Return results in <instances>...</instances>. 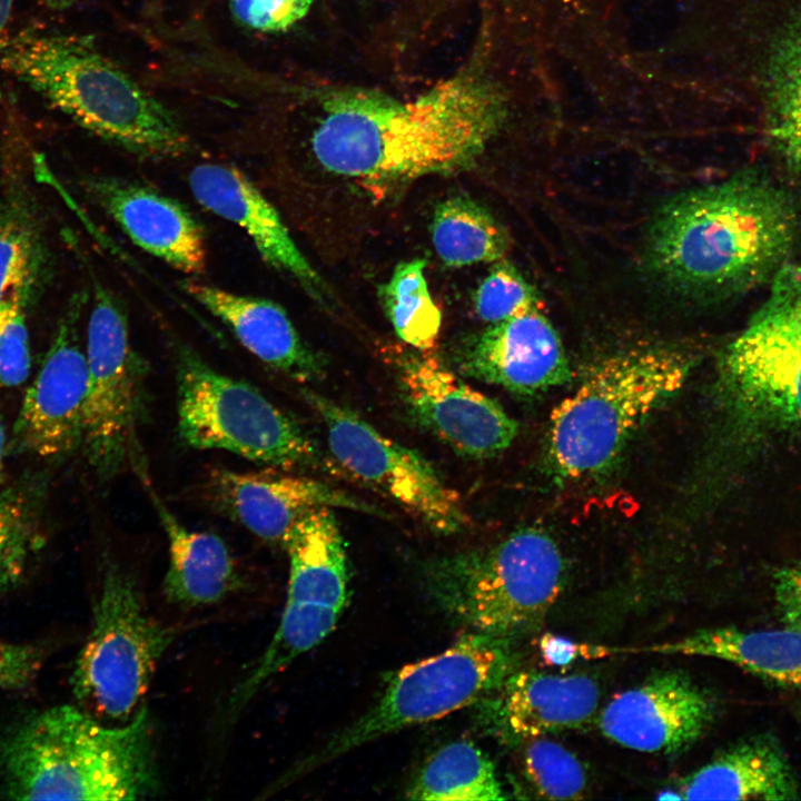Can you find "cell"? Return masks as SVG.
Segmentation results:
<instances>
[{"label":"cell","instance_id":"6da1fadb","mask_svg":"<svg viewBox=\"0 0 801 801\" xmlns=\"http://www.w3.org/2000/svg\"><path fill=\"white\" fill-rule=\"evenodd\" d=\"M323 110L312 138L315 159L373 190L471 167L506 116L497 89L463 73L409 100L338 90L326 97Z\"/></svg>","mask_w":801,"mask_h":801},{"label":"cell","instance_id":"7a4b0ae2","mask_svg":"<svg viewBox=\"0 0 801 801\" xmlns=\"http://www.w3.org/2000/svg\"><path fill=\"white\" fill-rule=\"evenodd\" d=\"M792 195L759 169L669 198L647 230L644 264L669 291L718 303L768 284L800 235Z\"/></svg>","mask_w":801,"mask_h":801},{"label":"cell","instance_id":"3957f363","mask_svg":"<svg viewBox=\"0 0 801 801\" xmlns=\"http://www.w3.org/2000/svg\"><path fill=\"white\" fill-rule=\"evenodd\" d=\"M769 285L718 362V454L738 474L801 443V263H788Z\"/></svg>","mask_w":801,"mask_h":801},{"label":"cell","instance_id":"277c9868","mask_svg":"<svg viewBox=\"0 0 801 801\" xmlns=\"http://www.w3.org/2000/svg\"><path fill=\"white\" fill-rule=\"evenodd\" d=\"M0 770L18 800H136L160 783L145 706L118 726L71 705L37 713L2 743Z\"/></svg>","mask_w":801,"mask_h":801},{"label":"cell","instance_id":"5b68a950","mask_svg":"<svg viewBox=\"0 0 801 801\" xmlns=\"http://www.w3.org/2000/svg\"><path fill=\"white\" fill-rule=\"evenodd\" d=\"M0 66L80 127L132 155L178 158L190 149L177 116L89 37L26 28L2 42Z\"/></svg>","mask_w":801,"mask_h":801},{"label":"cell","instance_id":"8992f818","mask_svg":"<svg viewBox=\"0 0 801 801\" xmlns=\"http://www.w3.org/2000/svg\"><path fill=\"white\" fill-rule=\"evenodd\" d=\"M685 354L637 347L599 362L552 411L544 462L557 479L575 481L609 468L632 434L684 385Z\"/></svg>","mask_w":801,"mask_h":801},{"label":"cell","instance_id":"52a82bcc","mask_svg":"<svg viewBox=\"0 0 801 801\" xmlns=\"http://www.w3.org/2000/svg\"><path fill=\"white\" fill-rule=\"evenodd\" d=\"M564 575L557 544L536 527L438 557L424 570L427 592L446 614L475 632L507 639L543 621L562 592Z\"/></svg>","mask_w":801,"mask_h":801},{"label":"cell","instance_id":"ba28073f","mask_svg":"<svg viewBox=\"0 0 801 801\" xmlns=\"http://www.w3.org/2000/svg\"><path fill=\"white\" fill-rule=\"evenodd\" d=\"M514 663L510 639L475 631L461 636L441 653L396 671L365 713L295 765L280 783L387 734L484 700L514 672Z\"/></svg>","mask_w":801,"mask_h":801},{"label":"cell","instance_id":"9c48e42d","mask_svg":"<svg viewBox=\"0 0 801 801\" xmlns=\"http://www.w3.org/2000/svg\"><path fill=\"white\" fill-rule=\"evenodd\" d=\"M177 427L196 449H221L275 467L313 465L317 451L301 427L251 384L211 367L175 339Z\"/></svg>","mask_w":801,"mask_h":801},{"label":"cell","instance_id":"30bf717a","mask_svg":"<svg viewBox=\"0 0 801 801\" xmlns=\"http://www.w3.org/2000/svg\"><path fill=\"white\" fill-rule=\"evenodd\" d=\"M283 546L289 557L285 609L266 650L227 702L229 719L294 660L323 642L348 602L349 571L343 535L330 507L305 515Z\"/></svg>","mask_w":801,"mask_h":801},{"label":"cell","instance_id":"8fae6325","mask_svg":"<svg viewBox=\"0 0 801 801\" xmlns=\"http://www.w3.org/2000/svg\"><path fill=\"white\" fill-rule=\"evenodd\" d=\"M174 637L175 631L147 613L132 575L108 562L92 627L72 673L77 699L107 719L128 721Z\"/></svg>","mask_w":801,"mask_h":801},{"label":"cell","instance_id":"7c38bea8","mask_svg":"<svg viewBox=\"0 0 801 801\" xmlns=\"http://www.w3.org/2000/svg\"><path fill=\"white\" fill-rule=\"evenodd\" d=\"M87 328L88 386L81 446L101 479L146 468L138 428L145 411V363L130 339L121 299L93 278Z\"/></svg>","mask_w":801,"mask_h":801},{"label":"cell","instance_id":"4fadbf2b","mask_svg":"<svg viewBox=\"0 0 801 801\" xmlns=\"http://www.w3.org/2000/svg\"><path fill=\"white\" fill-rule=\"evenodd\" d=\"M300 392L320 416L329 449L342 467L436 533L455 534L468 526L458 494L421 454L387 438L352 409L314 390Z\"/></svg>","mask_w":801,"mask_h":801},{"label":"cell","instance_id":"5bb4252c","mask_svg":"<svg viewBox=\"0 0 801 801\" xmlns=\"http://www.w3.org/2000/svg\"><path fill=\"white\" fill-rule=\"evenodd\" d=\"M396 356L395 367L411 415L453 451L483 459L513 443L517 423L496 400L464 383L428 352Z\"/></svg>","mask_w":801,"mask_h":801},{"label":"cell","instance_id":"9a60e30c","mask_svg":"<svg viewBox=\"0 0 801 801\" xmlns=\"http://www.w3.org/2000/svg\"><path fill=\"white\" fill-rule=\"evenodd\" d=\"M83 303L82 294L72 299L14 424L16 445L41 458H62L82 444L88 365L77 320Z\"/></svg>","mask_w":801,"mask_h":801},{"label":"cell","instance_id":"2e32d148","mask_svg":"<svg viewBox=\"0 0 801 801\" xmlns=\"http://www.w3.org/2000/svg\"><path fill=\"white\" fill-rule=\"evenodd\" d=\"M716 715L712 696L690 676L666 671L615 695L599 716L601 732L629 749L675 753L699 741Z\"/></svg>","mask_w":801,"mask_h":801},{"label":"cell","instance_id":"e0dca14e","mask_svg":"<svg viewBox=\"0 0 801 801\" xmlns=\"http://www.w3.org/2000/svg\"><path fill=\"white\" fill-rule=\"evenodd\" d=\"M542 310L498 323L466 338L454 364L467 377L521 395H534L571 378L561 337Z\"/></svg>","mask_w":801,"mask_h":801},{"label":"cell","instance_id":"ac0fdd59","mask_svg":"<svg viewBox=\"0 0 801 801\" xmlns=\"http://www.w3.org/2000/svg\"><path fill=\"white\" fill-rule=\"evenodd\" d=\"M188 182L202 207L246 233L267 265L295 279L320 306L333 305L329 288L278 210L245 172L229 164L202 162L190 170Z\"/></svg>","mask_w":801,"mask_h":801},{"label":"cell","instance_id":"d6986e66","mask_svg":"<svg viewBox=\"0 0 801 801\" xmlns=\"http://www.w3.org/2000/svg\"><path fill=\"white\" fill-rule=\"evenodd\" d=\"M82 184L93 202L137 247L184 274L205 273V229L185 204L151 186L117 176H89Z\"/></svg>","mask_w":801,"mask_h":801},{"label":"cell","instance_id":"ffe728a7","mask_svg":"<svg viewBox=\"0 0 801 801\" xmlns=\"http://www.w3.org/2000/svg\"><path fill=\"white\" fill-rule=\"evenodd\" d=\"M211 490L234 520L257 537L280 545L305 515L319 507L385 516L375 505L305 476L220 469L212 474Z\"/></svg>","mask_w":801,"mask_h":801},{"label":"cell","instance_id":"44dd1931","mask_svg":"<svg viewBox=\"0 0 801 801\" xmlns=\"http://www.w3.org/2000/svg\"><path fill=\"white\" fill-rule=\"evenodd\" d=\"M488 695L485 712L492 730L518 743L583 725L596 711L600 691L587 675L520 671Z\"/></svg>","mask_w":801,"mask_h":801},{"label":"cell","instance_id":"7402d4cb","mask_svg":"<svg viewBox=\"0 0 801 801\" xmlns=\"http://www.w3.org/2000/svg\"><path fill=\"white\" fill-rule=\"evenodd\" d=\"M181 289L221 320L250 354L295 380L319 379L324 363L301 339L278 303L237 294L197 279L179 281Z\"/></svg>","mask_w":801,"mask_h":801},{"label":"cell","instance_id":"603a6c76","mask_svg":"<svg viewBox=\"0 0 801 801\" xmlns=\"http://www.w3.org/2000/svg\"><path fill=\"white\" fill-rule=\"evenodd\" d=\"M685 800L800 799L798 780L780 742L762 733L722 751L680 781Z\"/></svg>","mask_w":801,"mask_h":801},{"label":"cell","instance_id":"cb8c5ba5","mask_svg":"<svg viewBox=\"0 0 801 801\" xmlns=\"http://www.w3.org/2000/svg\"><path fill=\"white\" fill-rule=\"evenodd\" d=\"M168 538L169 562L162 582L166 599L195 607L219 602L239 585L227 544L214 533L186 527L155 491L148 473L138 475Z\"/></svg>","mask_w":801,"mask_h":801},{"label":"cell","instance_id":"d4e9b609","mask_svg":"<svg viewBox=\"0 0 801 801\" xmlns=\"http://www.w3.org/2000/svg\"><path fill=\"white\" fill-rule=\"evenodd\" d=\"M759 80L768 140L782 162L801 174V6L772 31Z\"/></svg>","mask_w":801,"mask_h":801},{"label":"cell","instance_id":"484cf974","mask_svg":"<svg viewBox=\"0 0 801 801\" xmlns=\"http://www.w3.org/2000/svg\"><path fill=\"white\" fill-rule=\"evenodd\" d=\"M629 651L720 659L772 682L801 688V630L793 627H713L674 642Z\"/></svg>","mask_w":801,"mask_h":801},{"label":"cell","instance_id":"4316f807","mask_svg":"<svg viewBox=\"0 0 801 801\" xmlns=\"http://www.w3.org/2000/svg\"><path fill=\"white\" fill-rule=\"evenodd\" d=\"M405 797L428 801L507 798L493 762L469 740L449 742L432 754L406 789Z\"/></svg>","mask_w":801,"mask_h":801},{"label":"cell","instance_id":"83f0119b","mask_svg":"<svg viewBox=\"0 0 801 801\" xmlns=\"http://www.w3.org/2000/svg\"><path fill=\"white\" fill-rule=\"evenodd\" d=\"M431 234L436 254L453 267L503 260L511 247L506 229L485 207L466 196L438 204Z\"/></svg>","mask_w":801,"mask_h":801},{"label":"cell","instance_id":"f1b7e54d","mask_svg":"<svg viewBox=\"0 0 801 801\" xmlns=\"http://www.w3.org/2000/svg\"><path fill=\"white\" fill-rule=\"evenodd\" d=\"M425 266L423 259L403 261L378 289L384 312L398 338L422 352L435 346L442 324V314L425 279Z\"/></svg>","mask_w":801,"mask_h":801},{"label":"cell","instance_id":"f546056e","mask_svg":"<svg viewBox=\"0 0 801 801\" xmlns=\"http://www.w3.org/2000/svg\"><path fill=\"white\" fill-rule=\"evenodd\" d=\"M38 492L28 479L0 491V593L17 584L37 550Z\"/></svg>","mask_w":801,"mask_h":801},{"label":"cell","instance_id":"4dcf8cb0","mask_svg":"<svg viewBox=\"0 0 801 801\" xmlns=\"http://www.w3.org/2000/svg\"><path fill=\"white\" fill-rule=\"evenodd\" d=\"M524 743L525 777L538 797L550 800H577L584 797L586 773L572 752L542 736Z\"/></svg>","mask_w":801,"mask_h":801},{"label":"cell","instance_id":"1f68e13d","mask_svg":"<svg viewBox=\"0 0 801 801\" xmlns=\"http://www.w3.org/2000/svg\"><path fill=\"white\" fill-rule=\"evenodd\" d=\"M541 305L534 287L504 259L493 265L474 294L477 316L491 324L541 310Z\"/></svg>","mask_w":801,"mask_h":801},{"label":"cell","instance_id":"d6a6232c","mask_svg":"<svg viewBox=\"0 0 801 801\" xmlns=\"http://www.w3.org/2000/svg\"><path fill=\"white\" fill-rule=\"evenodd\" d=\"M34 256L32 234L17 214H0V303L24 294Z\"/></svg>","mask_w":801,"mask_h":801},{"label":"cell","instance_id":"836d02e7","mask_svg":"<svg viewBox=\"0 0 801 801\" xmlns=\"http://www.w3.org/2000/svg\"><path fill=\"white\" fill-rule=\"evenodd\" d=\"M23 294L0 303V384H22L30 372V346L23 313Z\"/></svg>","mask_w":801,"mask_h":801},{"label":"cell","instance_id":"e575fe53","mask_svg":"<svg viewBox=\"0 0 801 801\" xmlns=\"http://www.w3.org/2000/svg\"><path fill=\"white\" fill-rule=\"evenodd\" d=\"M313 0H229L234 20L260 32H283L308 13Z\"/></svg>","mask_w":801,"mask_h":801},{"label":"cell","instance_id":"d590c367","mask_svg":"<svg viewBox=\"0 0 801 801\" xmlns=\"http://www.w3.org/2000/svg\"><path fill=\"white\" fill-rule=\"evenodd\" d=\"M40 665L37 651L30 646L0 639V689L26 686Z\"/></svg>","mask_w":801,"mask_h":801},{"label":"cell","instance_id":"8d00e7d4","mask_svg":"<svg viewBox=\"0 0 801 801\" xmlns=\"http://www.w3.org/2000/svg\"><path fill=\"white\" fill-rule=\"evenodd\" d=\"M537 647L545 664L567 668L578 659H602L615 653L614 649L577 643L552 633L537 639Z\"/></svg>","mask_w":801,"mask_h":801},{"label":"cell","instance_id":"74e56055","mask_svg":"<svg viewBox=\"0 0 801 801\" xmlns=\"http://www.w3.org/2000/svg\"><path fill=\"white\" fill-rule=\"evenodd\" d=\"M774 597L785 626L801 630V560L775 573Z\"/></svg>","mask_w":801,"mask_h":801},{"label":"cell","instance_id":"f35d334b","mask_svg":"<svg viewBox=\"0 0 801 801\" xmlns=\"http://www.w3.org/2000/svg\"><path fill=\"white\" fill-rule=\"evenodd\" d=\"M14 2L16 0H0V48L2 46L1 37L10 19Z\"/></svg>","mask_w":801,"mask_h":801},{"label":"cell","instance_id":"ab89813d","mask_svg":"<svg viewBox=\"0 0 801 801\" xmlns=\"http://www.w3.org/2000/svg\"><path fill=\"white\" fill-rule=\"evenodd\" d=\"M78 0H43L44 4L51 10H66L73 6Z\"/></svg>","mask_w":801,"mask_h":801},{"label":"cell","instance_id":"60d3db41","mask_svg":"<svg viewBox=\"0 0 801 801\" xmlns=\"http://www.w3.org/2000/svg\"><path fill=\"white\" fill-rule=\"evenodd\" d=\"M3 447H4V429H3L2 421L0 418V471H1V466H2Z\"/></svg>","mask_w":801,"mask_h":801},{"label":"cell","instance_id":"b9f144b4","mask_svg":"<svg viewBox=\"0 0 801 801\" xmlns=\"http://www.w3.org/2000/svg\"><path fill=\"white\" fill-rule=\"evenodd\" d=\"M576 1L577 0H543V6L552 2L553 4L561 3V8L567 3H570V7H571V6H574L576 3Z\"/></svg>","mask_w":801,"mask_h":801}]
</instances>
